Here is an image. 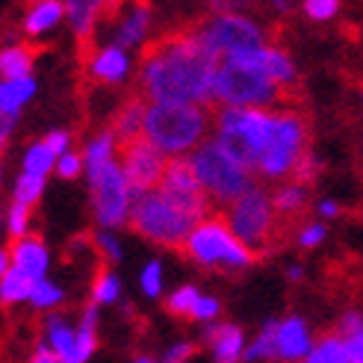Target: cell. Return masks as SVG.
Returning a JSON list of instances; mask_svg holds the SVG:
<instances>
[{
	"instance_id": "obj_17",
	"label": "cell",
	"mask_w": 363,
	"mask_h": 363,
	"mask_svg": "<svg viewBox=\"0 0 363 363\" xmlns=\"http://www.w3.org/2000/svg\"><path fill=\"white\" fill-rule=\"evenodd\" d=\"M251 57L269 71V77H272V80H278L284 89L296 92V80H298V74H296V65L289 62V57H286L284 50H278V48H260V50H254Z\"/></svg>"
},
{
	"instance_id": "obj_48",
	"label": "cell",
	"mask_w": 363,
	"mask_h": 363,
	"mask_svg": "<svg viewBox=\"0 0 363 363\" xmlns=\"http://www.w3.org/2000/svg\"><path fill=\"white\" fill-rule=\"evenodd\" d=\"M33 360H35V363H53V360H60V354H57V349H53L50 342H42V346L35 349Z\"/></svg>"
},
{
	"instance_id": "obj_23",
	"label": "cell",
	"mask_w": 363,
	"mask_h": 363,
	"mask_svg": "<svg viewBox=\"0 0 363 363\" xmlns=\"http://www.w3.org/2000/svg\"><path fill=\"white\" fill-rule=\"evenodd\" d=\"M48 342L57 349L60 360L77 363V331H71L65 322H60V319L48 322Z\"/></svg>"
},
{
	"instance_id": "obj_49",
	"label": "cell",
	"mask_w": 363,
	"mask_h": 363,
	"mask_svg": "<svg viewBox=\"0 0 363 363\" xmlns=\"http://www.w3.org/2000/svg\"><path fill=\"white\" fill-rule=\"evenodd\" d=\"M248 4V0H210V6L216 9V12H237V9H242Z\"/></svg>"
},
{
	"instance_id": "obj_40",
	"label": "cell",
	"mask_w": 363,
	"mask_h": 363,
	"mask_svg": "<svg viewBox=\"0 0 363 363\" xmlns=\"http://www.w3.org/2000/svg\"><path fill=\"white\" fill-rule=\"evenodd\" d=\"M340 0H304V12L313 21H328L331 15H337Z\"/></svg>"
},
{
	"instance_id": "obj_6",
	"label": "cell",
	"mask_w": 363,
	"mask_h": 363,
	"mask_svg": "<svg viewBox=\"0 0 363 363\" xmlns=\"http://www.w3.org/2000/svg\"><path fill=\"white\" fill-rule=\"evenodd\" d=\"M198 222H201L198 216L174 207L169 198H162L160 192H151V189L130 210V228L139 237L169 248H184Z\"/></svg>"
},
{
	"instance_id": "obj_39",
	"label": "cell",
	"mask_w": 363,
	"mask_h": 363,
	"mask_svg": "<svg viewBox=\"0 0 363 363\" xmlns=\"http://www.w3.org/2000/svg\"><path fill=\"white\" fill-rule=\"evenodd\" d=\"M86 169V160L83 157H77V154H60L57 157V169H53V172H57L62 180H74L80 172Z\"/></svg>"
},
{
	"instance_id": "obj_12",
	"label": "cell",
	"mask_w": 363,
	"mask_h": 363,
	"mask_svg": "<svg viewBox=\"0 0 363 363\" xmlns=\"http://www.w3.org/2000/svg\"><path fill=\"white\" fill-rule=\"evenodd\" d=\"M157 192L162 198H169L174 207L198 216V219H204L210 204H213L204 184H201V177H198V172L192 166V160H184L180 154L172 162H166V172H162V180H160Z\"/></svg>"
},
{
	"instance_id": "obj_44",
	"label": "cell",
	"mask_w": 363,
	"mask_h": 363,
	"mask_svg": "<svg viewBox=\"0 0 363 363\" xmlns=\"http://www.w3.org/2000/svg\"><path fill=\"white\" fill-rule=\"evenodd\" d=\"M322 237H325V230H322L319 225H311V228H304V230H301L298 242H301L304 248H313V245H319V242H322Z\"/></svg>"
},
{
	"instance_id": "obj_51",
	"label": "cell",
	"mask_w": 363,
	"mask_h": 363,
	"mask_svg": "<svg viewBox=\"0 0 363 363\" xmlns=\"http://www.w3.org/2000/svg\"><path fill=\"white\" fill-rule=\"evenodd\" d=\"M9 269H12V254H9V251H4V248H0V278H4Z\"/></svg>"
},
{
	"instance_id": "obj_26",
	"label": "cell",
	"mask_w": 363,
	"mask_h": 363,
	"mask_svg": "<svg viewBox=\"0 0 363 363\" xmlns=\"http://www.w3.org/2000/svg\"><path fill=\"white\" fill-rule=\"evenodd\" d=\"M304 198H307L304 184H289V186H281V189L275 192V198H272V201H275L278 216H286V219H293V216L301 213Z\"/></svg>"
},
{
	"instance_id": "obj_3",
	"label": "cell",
	"mask_w": 363,
	"mask_h": 363,
	"mask_svg": "<svg viewBox=\"0 0 363 363\" xmlns=\"http://www.w3.org/2000/svg\"><path fill=\"white\" fill-rule=\"evenodd\" d=\"M275 124H278V113H269L266 106L225 104V110H219V116H216V130H219L216 139L248 172H257L266 145L272 133H275Z\"/></svg>"
},
{
	"instance_id": "obj_35",
	"label": "cell",
	"mask_w": 363,
	"mask_h": 363,
	"mask_svg": "<svg viewBox=\"0 0 363 363\" xmlns=\"http://www.w3.org/2000/svg\"><path fill=\"white\" fill-rule=\"evenodd\" d=\"M121 293V284L116 275H110V272H101V275L95 278V286H92V298L95 304H113Z\"/></svg>"
},
{
	"instance_id": "obj_2",
	"label": "cell",
	"mask_w": 363,
	"mask_h": 363,
	"mask_svg": "<svg viewBox=\"0 0 363 363\" xmlns=\"http://www.w3.org/2000/svg\"><path fill=\"white\" fill-rule=\"evenodd\" d=\"M213 101L233 106H272L278 101H296V92L272 80L269 71L248 53L219 62L213 77Z\"/></svg>"
},
{
	"instance_id": "obj_18",
	"label": "cell",
	"mask_w": 363,
	"mask_h": 363,
	"mask_svg": "<svg viewBox=\"0 0 363 363\" xmlns=\"http://www.w3.org/2000/svg\"><path fill=\"white\" fill-rule=\"evenodd\" d=\"M207 342H210L216 360H222V363L242 357V331L237 325H216V328L207 331Z\"/></svg>"
},
{
	"instance_id": "obj_41",
	"label": "cell",
	"mask_w": 363,
	"mask_h": 363,
	"mask_svg": "<svg viewBox=\"0 0 363 363\" xmlns=\"http://www.w3.org/2000/svg\"><path fill=\"white\" fill-rule=\"evenodd\" d=\"M360 331H363V316L354 313V311L346 313V316L340 319V325H337V334H340V337H346V340L354 337V334H360Z\"/></svg>"
},
{
	"instance_id": "obj_42",
	"label": "cell",
	"mask_w": 363,
	"mask_h": 363,
	"mask_svg": "<svg viewBox=\"0 0 363 363\" xmlns=\"http://www.w3.org/2000/svg\"><path fill=\"white\" fill-rule=\"evenodd\" d=\"M216 313H219V301H216V298H198V304H195V311H192V319H213Z\"/></svg>"
},
{
	"instance_id": "obj_21",
	"label": "cell",
	"mask_w": 363,
	"mask_h": 363,
	"mask_svg": "<svg viewBox=\"0 0 363 363\" xmlns=\"http://www.w3.org/2000/svg\"><path fill=\"white\" fill-rule=\"evenodd\" d=\"M113 154H116V133H101L89 142L86 148V172H89V180H95L106 166L113 162Z\"/></svg>"
},
{
	"instance_id": "obj_31",
	"label": "cell",
	"mask_w": 363,
	"mask_h": 363,
	"mask_svg": "<svg viewBox=\"0 0 363 363\" xmlns=\"http://www.w3.org/2000/svg\"><path fill=\"white\" fill-rule=\"evenodd\" d=\"M30 50L27 48H6L0 53V74L4 77H27L30 74Z\"/></svg>"
},
{
	"instance_id": "obj_33",
	"label": "cell",
	"mask_w": 363,
	"mask_h": 363,
	"mask_svg": "<svg viewBox=\"0 0 363 363\" xmlns=\"http://www.w3.org/2000/svg\"><path fill=\"white\" fill-rule=\"evenodd\" d=\"M24 169L27 172H39V174H48L57 169V154H53L45 142L33 145V148L24 154Z\"/></svg>"
},
{
	"instance_id": "obj_19",
	"label": "cell",
	"mask_w": 363,
	"mask_h": 363,
	"mask_svg": "<svg viewBox=\"0 0 363 363\" xmlns=\"http://www.w3.org/2000/svg\"><path fill=\"white\" fill-rule=\"evenodd\" d=\"M35 95V80L27 74V77H6L0 80V110L6 113H15Z\"/></svg>"
},
{
	"instance_id": "obj_7",
	"label": "cell",
	"mask_w": 363,
	"mask_h": 363,
	"mask_svg": "<svg viewBox=\"0 0 363 363\" xmlns=\"http://www.w3.org/2000/svg\"><path fill=\"white\" fill-rule=\"evenodd\" d=\"M184 251L195 263L210 269H245L254 263L257 251L248 248L237 233L230 230L228 219H201L189 233Z\"/></svg>"
},
{
	"instance_id": "obj_4",
	"label": "cell",
	"mask_w": 363,
	"mask_h": 363,
	"mask_svg": "<svg viewBox=\"0 0 363 363\" xmlns=\"http://www.w3.org/2000/svg\"><path fill=\"white\" fill-rule=\"evenodd\" d=\"M207 113L201 104L154 101L145 110V136H148L166 157L186 154L204 142Z\"/></svg>"
},
{
	"instance_id": "obj_36",
	"label": "cell",
	"mask_w": 363,
	"mask_h": 363,
	"mask_svg": "<svg viewBox=\"0 0 363 363\" xmlns=\"http://www.w3.org/2000/svg\"><path fill=\"white\" fill-rule=\"evenodd\" d=\"M198 298H201V296H198L195 286H180L177 293L169 298V311H172L174 316H192Z\"/></svg>"
},
{
	"instance_id": "obj_1",
	"label": "cell",
	"mask_w": 363,
	"mask_h": 363,
	"mask_svg": "<svg viewBox=\"0 0 363 363\" xmlns=\"http://www.w3.org/2000/svg\"><path fill=\"white\" fill-rule=\"evenodd\" d=\"M219 57L195 33H180L162 39L145 53L142 62V89L154 101L177 104H204L213 98V77Z\"/></svg>"
},
{
	"instance_id": "obj_43",
	"label": "cell",
	"mask_w": 363,
	"mask_h": 363,
	"mask_svg": "<svg viewBox=\"0 0 363 363\" xmlns=\"http://www.w3.org/2000/svg\"><path fill=\"white\" fill-rule=\"evenodd\" d=\"M42 142H45L48 148H50L53 154H57V157L68 151V133H65V130H53V133H48Z\"/></svg>"
},
{
	"instance_id": "obj_53",
	"label": "cell",
	"mask_w": 363,
	"mask_h": 363,
	"mask_svg": "<svg viewBox=\"0 0 363 363\" xmlns=\"http://www.w3.org/2000/svg\"><path fill=\"white\" fill-rule=\"evenodd\" d=\"M0 177H4V169H0Z\"/></svg>"
},
{
	"instance_id": "obj_8",
	"label": "cell",
	"mask_w": 363,
	"mask_h": 363,
	"mask_svg": "<svg viewBox=\"0 0 363 363\" xmlns=\"http://www.w3.org/2000/svg\"><path fill=\"white\" fill-rule=\"evenodd\" d=\"M275 201L260 189V186H251L248 192H242L237 201L228 207V225L237 237L254 248V251H266L272 245V240L278 237V228H275Z\"/></svg>"
},
{
	"instance_id": "obj_5",
	"label": "cell",
	"mask_w": 363,
	"mask_h": 363,
	"mask_svg": "<svg viewBox=\"0 0 363 363\" xmlns=\"http://www.w3.org/2000/svg\"><path fill=\"white\" fill-rule=\"evenodd\" d=\"M192 166L201 177V184L210 195L213 204L219 207H230L242 192H248L254 186V180L240 160H233L219 139H210V142H201L198 148H192Z\"/></svg>"
},
{
	"instance_id": "obj_38",
	"label": "cell",
	"mask_w": 363,
	"mask_h": 363,
	"mask_svg": "<svg viewBox=\"0 0 363 363\" xmlns=\"http://www.w3.org/2000/svg\"><path fill=\"white\" fill-rule=\"evenodd\" d=\"M139 284H142V293L148 296V298L160 296V286H162V266H160L157 260H151L148 266L142 269V275H139Z\"/></svg>"
},
{
	"instance_id": "obj_37",
	"label": "cell",
	"mask_w": 363,
	"mask_h": 363,
	"mask_svg": "<svg viewBox=\"0 0 363 363\" xmlns=\"http://www.w3.org/2000/svg\"><path fill=\"white\" fill-rule=\"evenodd\" d=\"M6 228L9 233L18 240V237H24L27 228H30V204H21V201H15L9 216H6Z\"/></svg>"
},
{
	"instance_id": "obj_20",
	"label": "cell",
	"mask_w": 363,
	"mask_h": 363,
	"mask_svg": "<svg viewBox=\"0 0 363 363\" xmlns=\"http://www.w3.org/2000/svg\"><path fill=\"white\" fill-rule=\"evenodd\" d=\"M110 4V0H65V15L77 35H89L98 21L101 9Z\"/></svg>"
},
{
	"instance_id": "obj_30",
	"label": "cell",
	"mask_w": 363,
	"mask_h": 363,
	"mask_svg": "<svg viewBox=\"0 0 363 363\" xmlns=\"http://www.w3.org/2000/svg\"><path fill=\"white\" fill-rule=\"evenodd\" d=\"M311 363H346L352 360L349 357V346L342 337H325L319 346L311 352V357H307Z\"/></svg>"
},
{
	"instance_id": "obj_22",
	"label": "cell",
	"mask_w": 363,
	"mask_h": 363,
	"mask_svg": "<svg viewBox=\"0 0 363 363\" xmlns=\"http://www.w3.org/2000/svg\"><path fill=\"white\" fill-rule=\"evenodd\" d=\"M65 15V6L60 4V0H39L24 18V30L27 33H45L50 27H57L60 24V18Z\"/></svg>"
},
{
	"instance_id": "obj_24",
	"label": "cell",
	"mask_w": 363,
	"mask_h": 363,
	"mask_svg": "<svg viewBox=\"0 0 363 363\" xmlns=\"http://www.w3.org/2000/svg\"><path fill=\"white\" fill-rule=\"evenodd\" d=\"M33 286H35V278H30L27 272H21V269L12 266L6 275L0 278V301H4V304L24 301V298H30Z\"/></svg>"
},
{
	"instance_id": "obj_45",
	"label": "cell",
	"mask_w": 363,
	"mask_h": 363,
	"mask_svg": "<svg viewBox=\"0 0 363 363\" xmlns=\"http://www.w3.org/2000/svg\"><path fill=\"white\" fill-rule=\"evenodd\" d=\"M98 245L106 251V257H110V260H121V245L110 237V233H101V237H98Z\"/></svg>"
},
{
	"instance_id": "obj_10",
	"label": "cell",
	"mask_w": 363,
	"mask_h": 363,
	"mask_svg": "<svg viewBox=\"0 0 363 363\" xmlns=\"http://www.w3.org/2000/svg\"><path fill=\"white\" fill-rule=\"evenodd\" d=\"M307 151V118L296 113H278L275 133H272L263 160H260V174L263 177H286L293 174L296 162Z\"/></svg>"
},
{
	"instance_id": "obj_29",
	"label": "cell",
	"mask_w": 363,
	"mask_h": 363,
	"mask_svg": "<svg viewBox=\"0 0 363 363\" xmlns=\"http://www.w3.org/2000/svg\"><path fill=\"white\" fill-rule=\"evenodd\" d=\"M95 325H98V311L95 307H89V311L83 313V322H80V328H77V363L89 360L98 346V340H95Z\"/></svg>"
},
{
	"instance_id": "obj_13",
	"label": "cell",
	"mask_w": 363,
	"mask_h": 363,
	"mask_svg": "<svg viewBox=\"0 0 363 363\" xmlns=\"http://www.w3.org/2000/svg\"><path fill=\"white\" fill-rule=\"evenodd\" d=\"M121 169L133 186L154 189V186H160L162 172H166V154H162L148 136H136L130 142H124Z\"/></svg>"
},
{
	"instance_id": "obj_16",
	"label": "cell",
	"mask_w": 363,
	"mask_h": 363,
	"mask_svg": "<svg viewBox=\"0 0 363 363\" xmlns=\"http://www.w3.org/2000/svg\"><path fill=\"white\" fill-rule=\"evenodd\" d=\"M311 354V334H307L301 319H286L278 325V357L296 360Z\"/></svg>"
},
{
	"instance_id": "obj_46",
	"label": "cell",
	"mask_w": 363,
	"mask_h": 363,
	"mask_svg": "<svg viewBox=\"0 0 363 363\" xmlns=\"http://www.w3.org/2000/svg\"><path fill=\"white\" fill-rule=\"evenodd\" d=\"M12 127H15V113L0 110V148L6 145V139H9V133H12Z\"/></svg>"
},
{
	"instance_id": "obj_32",
	"label": "cell",
	"mask_w": 363,
	"mask_h": 363,
	"mask_svg": "<svg viewBox=\"0 0 363 363\" xmlns=\"http://www.w3.org/2000/svg\"><path fill=\"white\" fill-rule=\"evenodd\" d=\"M260 357H278V325L275 322H269L263 334L257 337V342L242 352V360H260Z\"/></svg>"
},
{
	"instance_id": "obj_47",
	"label": "cell",
	"mask_w": 363,
	"mask_h": 363,
	"mask_svg": "<svg viewBox=\"0 0 363 363\" xmlns=\"http://www.w3.org/2000/svg\"><path fill=\"white\" fill-rule=\"evenodd\" d=\"M192 352H195V346H189V342H180V346H172L166 352V360L169 363H180V360H186Z\"/></svg>"
},
{
	"instance_id": "obj_52",
	"label": "cell",
	"mask_w": 363,
	"mask_h": 363,
	"mask_svg": "<svg viewBox=\"0 0 363 363\" xmlns=\"http://www.w3.org/2000/svg\"><path fill=\"white\" fill-rule=\"evenodd\" d=\"M319 210H322L325 216H337V213H340V207H337V204H331V201H325Z\"/></svg>"
},
{
	"instance_id": "obj_9",
	"label": "cell",
	"mask_w": 363,
	"mask_h": 363,
	"mask_svg": "<svg viewBox=\"0 0 363 363\" xmlns=\"http://www.w3.org/2000/svg\"><path fill=\"white\" fill-rule=\"evenodd\" d=\"M195 35L219 60L248 57V53L266 48L263 45V30L254 21H248V18L237 15V12H219L216 18H210V21H204L201 27H198Z\"/></svg>"
},
{
	"instance_id": "obj_28",
	"label": "cell",
	"mask_w": 363,
	"mask_h": 363,
	"mask_svg": "<svg viewBox=\"0 0 363 363\" xmlns=\"http://www.w3.org/2000/svg\"><path fill=\"white\" fill-rule=\"evenodd\" d=\"M145 30H148V12L139 6V9L118 27V39H116V45H121L124 50H127V48H136V45L142 42Z\"/></svg>"
},
{
	"instance_id": "obj_11",
	"label": "cell",
	"mask_w": 363,
	"mask_h": 363,
	"mask_svg": "<svg viewBox=\"0 0 363 363\" xmlns=\"http://www.w3.org/2000/svg\"><path fill=\"white\" fill-rule=\"evenodd\" d=\"M89 184H92V210L101 228H118L130 222V210H133L130 180H127L124 169L116 160Z\"/></svg>"
},
{
	"instance_id": "obj_50",
	"label": "cell",
	"mask_w": 363,
	"mask_h": 363,
	"mask_svg": "<svg viewBox=\"0 0 363 363\" xmlns=\"http://www.w3.org/2000/svg\"><path fill=\"white\" fill-rule=\"evenodd\" d=\"M346 346H349V357L352 360H363V331L354 334V337H349Z\"/></svg>"
},
{
	"instance_id": "obj_25",
	"label": "cell",
	"mask_w": 363,
	"mask_h": 363,
	"mask_svg": "<svg viewBox=\"0 0 363 363\" xmlns=\"http://www.w3.org/2000/svg\"><path fill=\"white\" fill-rule=\"evenodd\" d=\"M145 110H148V106H142L139 101L127 104L124 110H121L118 124H116V136H118V142H121V145L145 133Z\"/></svg>"
},
{
	"instance_id": "obj_14",
	"label": "cell",
	"mask_w": 363,
	"mask_h": 363,
	"mask_svg": "<svg viewBox=\"0 0 363 363\" xmlns=\"http://www.w3.org/2000/svg\"><path fill=\"white\" fill-rule=\"evenodd\" d=\"M48 263H50V254L39 237H27L24 233V237L15 240V248H12V266L15 269H21L30 278L39 281V278H45Z\"/></svg>"
},
{
	"instance_id": "obj_15",
	"label": "cell",
	"mask_w": 363,
	"mask_h": 363,
	"mask_svg": "<svg viewBox=\"0 0 363 363\" xmlns=\"http://www.w3.org/2000/svg\"><path fill=\"white\" fill-rule=\"evenodd\" d=\"M127 68H130V60H127V50L121 45H113V48H104L98 57L89 65V74L101 83H121Z\"/></svg>"
},
{
	"instance_id": "obj_34",
	"label": "cell",
	"mask_w": 363,
	"mask_h": 363,
	"mask_svg": "<svg viewBox=\"0 0 363 363\" xmlns=\"http://www.w3.org/2000/svg\"><path fill=\"white\" fill-rule=\"evenodd\" d=\"M27 301H30L33 307H39V311H50V307H57V304L62 301V289H60L57 284H50V281H45V278H39Z\"/></svg>"
},
{
	"instance_id": "obj_27",
	"label": "cell",
	"mask_w": 363,
	"mask_h": 363,
	"mask_svg": "<svg viewBox=\"0 0 363 363\" xmlns=\"http://www.w3.org/2000/svg\"><path fill=\"white\" fill-rule=\"evenodd\" d=\"M45 177L48 174H39V172H21L15 180V201H21V204H35L42 198L45 192Z\"/></svg>"
}]
</instances>
